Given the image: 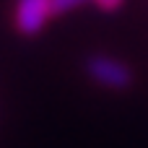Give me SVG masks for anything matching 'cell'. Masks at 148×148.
Instances as JSON below:
<instances>
[{
	"label": "cell",
	"mask_w": 148,
	"mask_h": 148,
	"mask_svg": "<svg viewBox=\"0 0 148 148\" xmlns=\"http://www.w3.org/2000/svg\"><path fill=\"white\" fill-rule=\"evenodd\" d=\"M52 0H16L13 3V26L23 36L39 34L52 18Z\"/></svg>",
	"instance_id": "cell-2"
},
{
	"label": "cell",
	"mask_w": 148,
	"mask_h": 148,
	"mask_svg": "<svg viewBox=\"0 0 148 148\" xmlns=\"http://www.w3.org/2000/svg\"><path fill=\"white\" fill-rule=\"evenodd\" d=\"M91 3H96L99 8H104V10H114L122 0H91Z\"/></svg>",
	"instance_id": "cell-4"
},
{
	"label": "cell",
	"mask_w": 148,
	"mask_h": 148,
	"mask_svg": "<svg viewBox=\"0 0 148 148\" xmlns=\"http://www.w3.org/2000/svg\"><path fill=\"white\" fill-rule=\"evenodd\" d=\"M83 3H88V0H52V13L60 16V13H68L73 8H81Z\"/></svg>",
	"instance_id": "cell-3"
},
{
	"label": "cell",
	"mask_w": 148,
	"mask_h": 148,
	"mask_svg": "<svg viewBox=\"0 0 148 148\" xmlns=\"http://www.w3.org/2000/svg\"><path fill=\"white\" fill-rule=\"evenodd\" d=\"M86 73L104 88H127L133 81L130 68L112 55H94L86 62Z\"/></svg>",
	"instance_id": "cell-1"
}]
</instances>
